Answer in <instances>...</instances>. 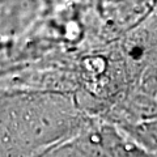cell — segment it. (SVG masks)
I'll return each instance as SVG.
<instances>
[]
</instances>
